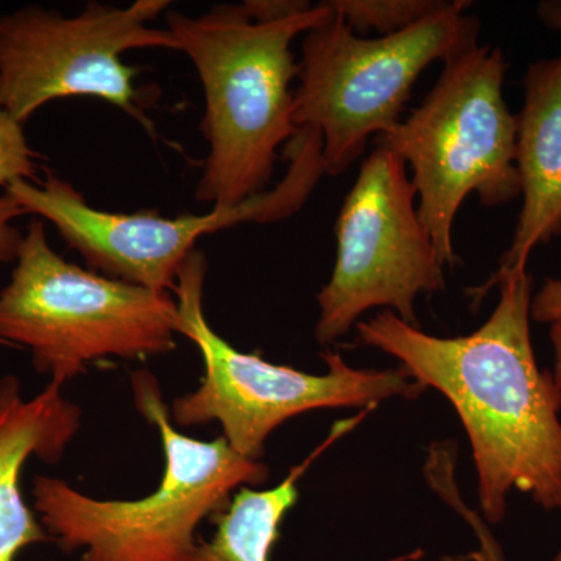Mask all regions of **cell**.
<instances>
[{
  "instance_id": "5bb4252c",
  "label": "cell",
  "mask_w": 561,
  "mask_h": 561,
  "mask_svg": "<svg viewBox=\"0 0 561 561\" xmlns=\"http://www.w3.org/2000/svg\"><path fill=\"white\" fill-rule=\"evenodd\" d=\"M449 0H328L356 35L376 32L379 38L408 31L445 9Z\"/></svg>"
},
{
  "instance_id": "ffe728a7",
  "label": "cell",
  "mask_w": 561,
  "mask_h": 561,
  "mask_svg": "<svg viewBox=\"0 0 561 561\" xmlns=\"http://www.w3.org/2000/svg\"><path fill=\"white\" fill-rule=\"evenodd\" d=\"M553 351H556V378L561 382V337L553 341ZM556 561H561V549L557 553Z\"/></svg>"
},
{
  "instance_id": "52a82bcc",
  "label": "cell",
  "mask_w": 561,
  "mask_h": 561,
  "mask_svg": "<svg viewBox=\"0 0 561 561\" xmlns=\"http://www.w3.org/2000/svg\"><path fill=\"white\" fill-rule=\"evenodd\" d=\"M206 268L205 253L195 250L181 265L173 290L179 334L195 343L205 364L201 387L173 401L171 412L179 426L217 421L236 453L261 461L268 435L294 416L319 409L370 411L383 400H412L426 390L401 367L360 370L339 353L324 354V375H309L236 350L210 328L203 311Z\"/></svg>"
},
{
  "instance_id": "7a4b0ae2",
  "label": "cell",
  "mask_w": 561,
  "mask_h": 561,
  "mask_svg": "<svg viewBox=\"0 0 561 561\" xmlns=\"http://www.w3.org/2000/svg\"><path fill=\"white\" fill-rule=\"evenodd\" d=\"M331 13L327 2L278 21H254L243 3H217L201 16L168 11V31L205 94L208 154L195 190L198 202L234 208L267 192L280 147L300 130L291 91L300 65L291 43Z\"/></svg>"
},
{
  "instance_id": "4fadbf2b",
  "label": "cell",
  "mask_w": 561,
  "mask_h": 561,
  "mask_svg": "<svg viewBox=\"0 0 561 561\" xmlns=\"http://www.w3.org/2000/svg\"><path fill=\"white\" fill-rule=\"evenodd\" d=\"M360 416L343 421L331 432L327 443L320 446L300 467L291 468L279 485L268 490L245 486L232 496L230 504L217 516V531L213 540L202 542L192 561H268L280 523L287 512L297 504L298 486L305 471L321 451L345 432L359 423Z\"/></svg>"
},
{
  "instance_id": "5b68a950",
  "label": "cell",
  "mask_w": 561,
  "mask_h": 561,
  "mask_svg": "<svg viewBox=\"0 0 561 561\" xmlns=\"http://www.w3.org/2000/svg\"><path fill=\"white\" fill-rule=\"evenodd\" d=\"M505 72L501 47L478 44L454 55L419 108L375 138L411 165L421 224L445 265L456 262L454 221L470 195L489 208L522 195L518 121L504 99Z\"/></svg>"
},
{
  "instance_id": "ac0fdd59",
  "label": "cell",
  "mask_w": 561,
  "mask_h": 561,
  "mask_svg": "<svg viewBox=\"0 0 561 561\" xmlns=\"http://www.w3.org/2000/svg\"><path fill=\"white\" fill-rule=\"evenodd\" d=\"M530 316L538 323L561 324V279H546L531 298Z\"/></svg>"
},
{
  "instance_id": "9c48e42d",
  "label": "cell",
  "mask_w": 561,
  "mask_h": 561,
  "mask_svg": "<svg viewBox=\"0 0 561 561\" xmlns=\"http://www.w3.org/2000/svg\"><path fill=\"white\" fill-rule=\"evenodd\" d=\"M171 0H136L128 7L90 2L66 16L41 5L0 13V110L20 124L60 99L94 98L111 103L153 135L139 70L125 65L130 50L180 51L168 28L150 25Z\"/></svg>"
},
{
  "instance_id": "8992f818",
  "label": "cell",
  "mask_w": 561,
  "mask_h": 561,
  "mask_svg": "<svg viewBox=\"0 0 561 561\" xmlns=\"http://www.w3.org/2000/svg\"><path fill=\"white\" fill-rule=\"evenodd\" d=\"M471 5L449 0L438 13L382 38H362L334 11L306 33L295 124L319 133L328 175H341L371 136L400 124L413 84L432 62L478 46L481 22L465 14Z\"/></svg>"
},
{
  "instance_id": "9a60e30c",
  "label": "cell",
  "mask_w": 561,
  "mask_h": 561,
  "mask_svg": "<svg viewBox=\"0 0 561 561\" xmlns=\"http://www.w3.org/2000/svg\"><path fill=\"white\" fill-rule=\"evenodd\" d=\"M424 476L432 490L442 497L453 511L459 513L465 523L471 527L472 534L478 538L479 548L467 556L453 557L448 561H507L502 551L500 541L490 530V524L472 511L461 500L459 485L456 481V457L449 454L432 457L424 467Z\"/></svg>"
},
{
  "instance_id": "30bf717a",
  "label": "cell",
  "mask_w": 561,
  "mask_h": 561,
  "mask_svg": "<svg viewBox=\"0 0 561 561\" xmlns=\"http://www.w3.org/2000/svg\"><path fill=\"white\" fill-rule=\"evenodd\" d=\"M415 201L405 162L376 146L335 220L334 271L317 295L320 345L348 334L375 308L419 328L416 298L445 289V264L421 224Z\"/></svg>"
},
{
  "instance_id": "8fae6325",
  "label": "cell",
  "mask_w": 561,
  "mask_h": 561,
  "mask_svg": "<svg viewBox=\"0 0 561 561\" xmlns=\"http://www.w3.org/2000/svg\"><path fill=\"white\" fill-rule=\"evenodd\" d=\"M523 84L515 158L523 208L500 268L472 290L478 302L497 280L527 272L531 251L561 234V57L531 62Z\"/></svg>"
},
{
  "instance_id": "e0dca14e",
  "label": "cell",
  "mask_w": 561,
  "mask_h": 561,
  "mask_svg": "<svg viewBox=\"0 0 561 561\" xmlns=\"http://www.w3.org/2000/svg\"><path fill=\"white\" fill-rule=\"evenodd\" d=\"M21 216H25L24 210L3 192L0 195V264L16 262L24 232L14 225V220Z\"/></svg>"
},
{
  "instance_id": "ba28073f",
  "label": "cell",
  "mask_w": 561,
  "mask_h": 561,
  "mask_svg": "<svg viewBox=\"0 0 561 561\" xmlns=\"http://www.w3.org/2000/svg\"><path fill=\"white\" fill-rule=\"evenodd\" d=\"M286 175L273 187L234 208L179 217L153 213H108L91 206L68 181L47 172L43 180H18L5 187L25 214L49 221L90 271L157 291L175 290L181 265L203 236L241 224L289 219L311 197L324 168L321 138L300 128L287 144Z\"/></svg>"
},
{
  "instance_id": "3957f363",
  "label": "cell",
  "mask_w": 561,
  "mask_h": 561,
  "mask_svg": "<svg viewBox=\"0 0 561 561\" xmlns=\"http://www.w3.org/2000/svg\"><path fill=\"white\" fill-rule=\"evenodd\" d=\"M131 389L164 448L157 491L136 501L94 500L61 479L38 476L35 512L62 551L84 549L81 561H192L203 519L217 518L239 486L267 481L268 468L236 453L224 437L202 442L180 434L150 371L133 373Z\"/></svg>"
},
{
  "instance_id": "6da1fadb",
  "label": "cell",
  "mask_w": 561,
  "mask_h": 561,
  "mask_svg": "<svg viewBox=\"0 0 561 561\" xmlns=\"http://www.w3.org/2000/svg\"><path fill=\"white\" fill-rule=\"evenodd\" d=\"M531 286L529 272L497 280L490 319L461 337L426 334L387 309L356 324L360 343L400 360L413 381L440 391L459 413L489 524L504 522L513 490L542 511L561 508V382L535 357Z\"/></svg>"
},
{
  "instance_id": "277c9868",
  "label": "cell",
  "mask_w": 561,
  "mask_h": 561,
  "mask_svg": "<svg viewBox=\"0 0 561 561\" xmlns=\"http://www.w3.org/2000/svg\"><path fill=\"white\" fill-rule=\"evenodd\" d=\"M179 306L157 291L84 271L28 221L10 283L0 290V343L31 351L35 370L65 383L91 362L146 359L175 350Z\"/></svg>"
},
{
  "instance_id": "d6986e66",
  "label": "cell",
  "mask_w": 561,
  "mask_h": 561,
  "mask_svg": "<svg viewBox=\"0 0 561 561\" xmlns=\"http://www.w3.org/2000/svg\"><path fill=\"white\" fill-rule=\"evenodd\" d=\"M537 13L546 27L561 35V0H542L538 3Z\"/></svg>"
},
{
  "instance_id": "2e32d148",
  "label": "cell",
  "mask_w": 561,
  "mask_h": 561,
  "mask_svg": "<svg viewBox=\"0 0 561 561\" xmlns=\"http://www.w3.org/2000/svg\"><path fill=\"white\" fill-rule=\"evenodd\" d=\"M41 157L32 149L24 125L0 110V187L18 180H39Z\"/></svg>"
},
{
  "instance_id": "7c38bea8",
  "label": "cell",
  "mask_w": 561,
  "mask_h": 561,
  "mask_svg": "<svg viewBox=\"0 0 561 561\" xmlns=\"http://www.w3.org/2000/svg\"><path fill=\"white\" fill-rule=\"evenodd\" d=\"M61 383L24 400L20 379H0V561H14L36 542L51 541L25 504L21 474L31 457L55 463L80 430L81 412L62 397Z\"/></svg>"
}]
</instances>
